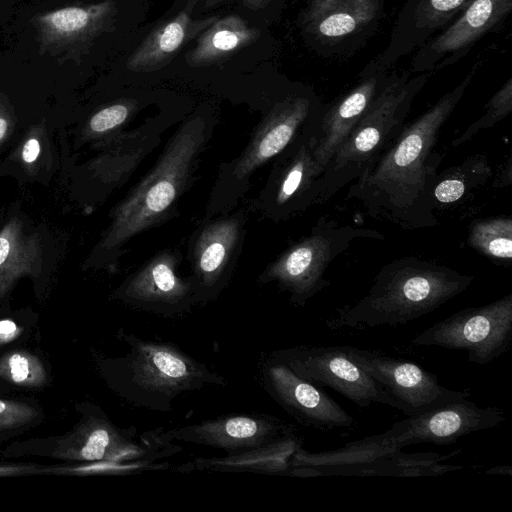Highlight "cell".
<instances>
[{
    "label": "cell",
    "mask_w": 512,
    "mask_h": 512,
    "mask_svg": "<svg viewBox=\"0 0 512 512\" xmlns=\"http://www.w3.org/2000/svg\"><path fill=\"white\" fill-rule=\"evenodd\" d=\"M472 0H406L386 48L360 72L389 70L448 25Z\"/></svg>",
    "instance_id": "20"
},
{
    "label": "cell",
    "mask_w": 512,
    "mask_h": 512,
    "mask_svg": "<svg viewBox=\"0 0 512 512\" xmlns=\"http://www.w3.org/2000/svg\"><path fill=\"white\" fill-rule=\"evenodd\" d=\"M18 326L11 320L5 319L0 321V345L12 340L16 337Z\"/></svg>",
    "instance_id": "33"
},
{
    "label": "cell",
    "mask_w": 512,
    "mask_h": 512,
    "mask_svg": "<svg viewBox=\"0 0 512 512\" xmlns=\"http://www.w3.org/2000/svg\"><path fill=\"white\" fill-rule=\"evenodd\" d=\"M468 244L470 247L499 262L512 259V218L497 216L477 219L469 226Z\"/></svg>",
    "instance_id": "27"
},
{
    "label": "cell",
    "mask_w": 512,
    "mask_h": 512,
    "mask_svg": "<svg viewBox=\"0 0 512 512\" xmlns=\"http://www.w3.org/2000/svg\"><path fill=\"white\" fill-rule=\"evenodd\" d=\"M271 354L303 379L330 387L359 407L379 403L403 411L376 379L349 358L347 346L301 345Z\"/></svg>",
    "instance_id": "10"
},
{
    "label": "cell",
    "mask_w": 512,
    "mask_h": 512,
    "mask_svg": "<svg viewBox=\"0 0 512 512\" xmlns=\"http://www.w3.org/2000/svg\"><path fill=\"white\" fill-rule=\"evenodd\" d=\"M39 254V245L27 238L16 221L0 232V297L20 275L29 273Z\"/></svg>",
    "instance_id": "26"
},
{
    "label": "cell",
    "mask_w": 512,
    "mask_h": 512,
    "mask_svg": "<svg viewBox=\"0 0 512 512\" xmlns=\"http://www.w3.org/2000/svg\"><path fill=\"white\" fill-rule=\"evenodd\" d=\"M302 447L303 438L294 432L272 443L230 453L224 457H198L176 470L252 472L291 476L292 457Z\"/></svg>",
    "instance_id": "22"
},
{
    "label": "cell",
    "mask_w": 512,
    "mask_h": 512,
    "mask_svg": "<svg viewBox=\"0 0 512 512\" xmlns=\"http://www.w3.org/2000/svg\"><path fill=\"white\" fill-rule=\"evenodd\" d=\"M511 10L512 0H472L414 51L410 71L433 74L457 63L481 38L503 24Z\"/></svg>",
    "instance_id": "16"
},
{
    "label": "cell",
    "mask_w": 512,
    "mask_h": 512,
    "mask_svg": "<svg viewBox=\"0 0 512 512\" xmlns=\"http://www.w3.org/2000/svg\"><path fill=\"white\" fill-rule=\"evenodd\" d=\"M398 450L400 449L363 438L331 451L311 453L302 447L293 455L291 465L292 467H313L320 475H355L364 466H386Z\"/></svg>",
    "instance_id": "23"
},
{
    "label": "cell",
    "mask_w": 512,
    "mask_h": 512,
    "mask_svg": "<svg viewBox=\"0 0 512 512\" xmlns=\"http://www.w3.org/2000/svg\"><path fill=\"white\" fill-rule=\"evenodd\" d=\"M324 167L314 157L309 137L301 130L273 161L267 181L254 201L263 216L281 222L316 205L317 183Z\"/></svg>",
    "instance_id": "12"
},
{
    "label": "cell",
    "mask_w": 512,
    "mask_h": 512,
    "mask_svg": "<svg viewBox=\"0 0 512 512\" xmlns=\"http://www.w3.org/2000/svg\"><path fill=\"white\" fill-rule=\"evenodd\" d=\"M511 175V157L507 158V163L504 164V170L500 171L495 178L493 183V188H502L506 186H510L511 183L505 178V175Z\"/></svg>",
    "instance_id": "36"
},
{
    "label": "cell",
    "mask_w": 512,
    "mask_h": 512,
    "mask_svg": "<svg viewBox=\"0 0 512 512\" xmlns=\"http://www.w3.org/2000/svg\"><path fill=\"white\" fill-rule=\"evenodd\" d=\"M463 398L436 407L427 412L408 416L390 429L365 437L367 441L401 449L417 443L446 445L459 438L498 426L506 420V413L498 407H479Z\"/></svg>",
    "instance_id": "13"
},
{
    "label": "cell",
    "mask_w": 512,
    "mask_h": 512,
    "mask_svg": "<svg viewBox=\"0 0 512 512\" xmlns=\"http://www.w3.org/2000/svg\"><path fill=\"white\" fill-rule=\"evenodd\" d=\"M8 129V122L5 118L0 117V141L5 137Z\"/></svg>",
    "instance_id": "38"
},
{
    "label": "cell",
    "mask_w": 512,
    "mask_h": 512,
    "mask_svg": "<svg viewBox=\"0 0 512 512\" xmlns=\"http://www.w3.org/2000/svg\"><path fill=\"white\" fill-rule=\"evenodd\" d=\"M487 474H512V467L509 465H500L492 467L486 471Z\"/></svg>",
    "instance_id": "37"
},
{
    "label": "cell",
    "mask_w": 512,
    "mask_h": 512,
    "mask_svg": "<svg viewBox=\"0 0 512 512\" xmlns=\"http://www.w3.org/2000/svg\"><path fill=\"white\" fill-rule=\"evenodd\" d=\"M246 212L217 215L192 235L189 245L191 280L197 304L218 298L236 268L246 232Z\"/></svg>",
    "instance_id": "11"
},
{
    "label": "cell",
    "mask_w": 512,
    "mask_h": 512,
    "mask_svg": "<svg viewBox=\"0 0 512 512\" xmlns=\"http://www.w3.org/2000/svg\"><path fill=\"white\" fill-rule=\"evenodd\" d=\"M297 432L295 426L268 414H228L162 430L168 441H183L230 453L263 446Z\"/></svg>",
    "instance_id": "18"
},
{
    "label": "cell",
    "mask_w": 512,
    "mask_h": 512,
    "mask_svg": "<svg viewBox=\"0 0 512 512\" xmlns=\"http://www.w3.org/2000/svg\"><path fill=\"white\" fill-rule=\"evenodd\" d=\"M34 411L23 404L0 399V428L21 425L34 417Z\"/></svg>",
    "instance_id": "32"
},
{
    "label": "cell",
    "mask_w": 512,
    "mask_h": 512,
    "mask_svg": "<svg viewBox=\"0 0 512 512\" xmlns=\"http://www.w3.org/2000/svg\"><path fill=\"white\" fill-rule=\"evenodd\" d=\"M232 0H206L205 7L209 8L218 3ZM242 2L247 8L253 11L265 8L272 0H237Z\"/></svg>",
    "instance_id": "35"
},
{
    "label": "cell",
    "mask_w": 512,
    "mask_h": 512,
    "mask_svg": "<svg viewBox=\"0 0 512 512\" xmlns=\"http://www.w3.org/2000/svg\"><path fill=\"white\" fill-rule=\"evenodd\" d=\"M138 109L134 99H124L109 105L92 116L89 128L92 133L103 134L122 126Z\"/></svg>",
    "instance_id": "30"
},
{
    "label": "cell",
    "mask_w": 512,
    "mask_h": 512,
    "mask_svg": "<svg viewBox=\"0 0 512 512\" xmlns=\"http://www.w3.org/2000/svg\"><path fill=\"white\" fill-rule=\"evenodd\" d=\"M323 104L311 88L294 90L278 100L241 155L221 167L205 220L232 211L246 192L252 174L281 153Z\"/></svg>",
    "instance_id": "6"
},
{
    "label": "cell",
    "mask_w": 512,
    "mask_h": 512,
    "mask_svg": "<svg viewBox=\"0 0 512 512\" xmlns=\"http://www.w3.org/2000/svg\"><path fill=\"white\" fill-rule=\"evenodd\" d=\"M40 153V144L35 138L29 139L22 151V158L26 163L34 162Z\"/></svg>",
    "instance_id": "34"
},
{
    "label": "cell",
    "mask_w": 512,
    "mask_h": 512,
    "mask_svg": "<svg viewBox=\"0 0 512 512\" xmlns=\"http://www.w3.org/2000/svg\"><path fill=\"white\" fill-rule=\"evenodd\" d=\"M261 382L274 401L301 425L324 432L355 425L354 418L322 387L303 379L272 354L262 365Z\"/></svg>",
    "instance_id": "17"
},
{
    "label": "cell",
    "mask_w": 512,
    "mask_h": 512,
    "mask_svg": "<svg viewBox=\"0 0 512 512\" xmlns=\"http://www.w3.org/2000/svg\"><path fill=\"white\" fill-rule=\"evenodd\" d=\"M414 345L464 350L468 360L488 364L512 343V293L491 303L453 313L411 341Z\"/></svg>",
    "instance_id": "8"
},
{
    "label": "cell",
    "mask_w": 512,
    "mask_h": 512,
    "mask_svg": "<svg viewBox=\"0 0 512 512\" xmlns=\"http://www.w3.org/2000/svg\"><path fill=\"white\" fill-rule=\"evenodd\" d=\"M386 0H308L301 15L306 42L320 56L358 50L375 34Z\"/></svg>",
    "instance_id": "9"
},
{
    "label": "cell",
    "mask_w": 512,
    "mask_h": 512,
    "mask_svg": "<svg viewBox=\"0 0 512 512\" xmlns=\"http://www.w3.org/2000/svg\"><path fill=\"white\" fill-rule=\"evenodd\" d=\"M389 72L359 75L358 82L322 108L304 125L315 159L324 168L382 90Z\"/></svg>",
    "instance_id": "19"
},
{
    "label": "cell",
    "mask_w": 512,
    "mask_h": 512,
    "mask_svg": "<svg viewBox=\"0 0 512 512\" xmlns=\"http://www.w3.org/2000/svg\"><path fill=\"white\" fill-rule=\"evenodd\" d=\"M473 276L416 257L395 259L375 276L367 294L337 309L329 329L406 324L426 315L465 291Z\"/></svg>",
    "instance_id": "2"
},
{
    "label": "cell",
    "mask_w": 512,
    "mask_h": 512,
    "mask_svg": "<svg viewBox=\"0 0 512 512\" xmlns=\"http://www.w3.org/2000/svg\"><path fill=\"white\" fill-rule=\"evenodd\" d=\"M492 176L487 156L476 154L437 174L432 189L433 210L440 211L472 197Z\"/></svg>",
    "instance_id": "25"
},
{
    "label": "cell",
    "mask_w": 512,
    "mask_h": 512,
    "mask_svg": "<svg viewBox=\"0 0 512 512\" xmlns=\"http://www.w3.org/2000/svg\"><path fill=\"white\" fill-rule=\"evenodd\" d=\"M481 65L409 125L376 162L350 184L346 199H355L366 213L403 229L439 224L432 206V189L442 155L435 150L442 127L454 112Z\"/></svg>",
    "instance_id": "1"
},
{
    "label": "cell",
    "mask_w": 512,
    "mask_h": 512,
    "mask_svg": "<svg viewBox=\"0 0 512 512\" xmlns=\"http://www.w3.org/2000/svg\"><path fill=\"white\" fill-rule=\"evenodd\" d=\"M0 375L19 385H40L45 372L38 359L27 353H12L0 363Z\"/></svg>",
    "instance_id": "29"
},
{
    "label": "cell",
    "mask_w": 512,
    "mask_h": 512,
    "mask_svg": "<svg viewBox=\"0 0 512 512\" xmlns=\"http://www.w3.org/2000/svg\"><path fill=\"white\" fill-rule=\"evenodd\" d=\"M512 111V78L509 77L499 90L490 98L485 105L484 114L475 122L469 125L465 132L454 139L451 143L457 147L472 137L479 131L491 128L500 120L507 117Z\"/></svg>",
    "instance_id": "28"
},
{
    "label": "cell",
    "mask_w": 512,
    "mask_h": 512,
    "mask_svg": "<svg viewBox=\"0 0 512 512\" xmlns=\"http://www.w3.org/2000/svg\"><path fill=\"white\" fill-rule=\"evenodd\" d=\"M260 36L239 15L216 19L197 37L196 46L186 54V63L202 67L221 62L239 50L254 43Z\"/></svg>",
    "instance_id": "24"
},
{
    "label": "cell",
    "mask_w": 512,
    "mask_h": 512,
    "mask_svg": "<svg viewBox=\"0 0 512 512\" xmlns=\"http://www.w3.org/2000/svg\"><path fill=\"white\" fill-rule=\"evenodd\" d=\"M120 332L129 349L123 357L109 361L108 375L116 393L133 407L168 412L183 393L227 384L222 375L174 343Z\"/></svg>",
    "instance_id": "4"
},
{
    "label": "cell",
    "mask_w": 512,
    "mask_h": 512,
    "mask_svg": "<svg viewBox=\"0 0 512 512\" xmlns=\"http://www.w3.org/2000/svg\"><path fill=\"white\" fill-rule=\"evenodd\" d=\"M198 0H188L173 18L156 27L146 36L127 60L133 72H152L166 66L181 48L198 37L217 17L193 19Z\"/></svg>",
    "instance_id": "21"
},
{
    "label": "cell",
    "mask_w": 512,
    "mask_h": 512,
    "mask_svg": "<svg viewBox=\"0 0 512 512\" xmlns=\"http://www.w3.org/2000/svg\"><path fill=\"white\" fill-rule=\"evenodd\" d=\"M209 120L193 115L169 140L156 165L117 206L100 243L102 252L118 253L136 234L165 221L188 189L197 159L210 136Z\"/></svg>",
    "instance_id": "3"
},
{
    "label": "cell",
    "mask_w": 512,
    "mask_h": 512,
    "mask_svg": "<svg viewBox=\"0 0 512 512\" xmlns=\"http://www.w3.org/2000/svg\"><path fill=\"white\" fill-rule=\"evenodd\" d=\"M111 9L113 6L108 2L100 5L95 13L83 8H66L51 14L50 21L60 31L74 32L90 26L93 19L108 14Z\"/></svg>",
    "instance_id": "31"
},
{
    "label": "cell",
    "mask_w": 512,
    "mask_h": 512,
    "mask_svg": "<svg viewBox=\"0 0 512 512\" xmlns=\"http://www.w3.org/2000/svg\"><path fill=\"white\" fill-rule=\"evenodd\" d=\"M379 231L340 225L322 217L310 233L284 250L259 275V282H275L289 293L290 302L305 306L309 299L329 285L325 273L330 264L358 239L383 240Z\"/></svg>",
    "instance_id": "7"
},
{
    "label": "cell",
    "mask_w": 512,
    "mask_h": 512,
    "mask_svg": "<svg viewBox=\"0 0 512 512\" xmlns=\"http://www.w3.org/2000/svg\"><path fill=\"white\" fill-rule=\"evenodd\" d=\"M347 354L402 405L407 417L471 396L470 390L445 388L434 374L408 360L349 346Z\"/></svg>",
    "instance_id": "14"
},
{
    "label": "cell",
    "mask_w": 512,
    "mask_h": 512,
    "mask_svg": "<svg viewBox=\"0 0 512 512\" xmlns=\"http://www.w3.org/2000/svg\"><path fill=\"white\" fill-rule=\"evenodd\" d=\"M181 255L164 250L130 275L115 291L128 306L168 318L182 317L197 305L189 277L178 273Z\"/></svg>",
    "instance_id": "15"
},
{
    "label": "cell",
    "mask_w": 512,
    "mask_h": 512,
    "mask_svg": "<svg viewBox=\"0 0 512 512\" xmlns=\"http://www.w3.org/2000/svg\"><path fill=\"white\" fill-rule=\"evenodd\" d=\"M431 75L388 73L378 96L326 164L317 183L316 205L357 180L399 136L414 98Z\"/></svg>",
    "instance_id": "5"
}]
</instances>
